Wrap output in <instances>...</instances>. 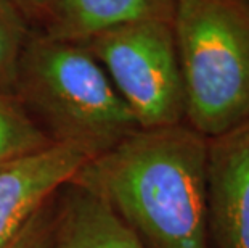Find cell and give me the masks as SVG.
<instances>
[{
	"mask_svg": "<svg viewBox=\"0 0 249 248\" xmlns=\"http://www.w3.org/2000/svg\"><path fill=\"white\" fill-rule=\"evenodd\" d=\"M208 150L188 123L139 129L90 158L72 182L102 198L143 248H211Z\"/></svg>",
	"mask_w": 249,
	"mask_h": 248,
	"instance_id": "cell-1",
	"label": "cell"
},
{
	"mask_svg": "<svg viewBox=\"0 0 249 248\" xmlns=\"http://www.w3.org/2000/svg\"><path fill=\"white\" fill-rule=\"evenodd\" d=\"M13 94L52 140L93 156L142 129L92 52L44 31L26 42Z\"/></svg>",
	"mask_w": 249,
	"mask_h": 248,
	"instance_id": "cell-2",
	"label": "cell"
},
{
	"mask_svg": "<svg viewBox=\"0 0 249 248\" xmlns=\"http://www.w3.org/2000/svg\"><path fill=\"white\" fill-rule=\"evenodd\" d=\"M172 26L185 87V123L208 139L248 124L246 0H176Z\"/></svg>",
	"mask_w": 249,
	"mask_h": 248,
	"instance_id": "cell-3",
	"label": "cell"
},
{
	"mask_svg": "<svg viewBox=\"0 0 249 248\" xmlns=\"http://www.w3.org/2000/svg\"><path fill=\"white\" fill-rule=\"evenodd\" d=\"M142 129L185 123V87L171 21L123 24L84 44Z\"/></svg>",
	"mask_w": 249,
	"mask_h": 248,
	"instance_id": "cell-4",
	"label": "cell"
},
{
	"mask_svg": "<svg viewBox=\"0 0 249 248\" xmlns=\"http://www.w3.org/2000/svg\"><path fill=\"white\" fill-rule=\"evenodd\" d=\"M90 158L93 155L81 147L53 142L0 166V247L70 184Z\"/></svg>",
	"mask_w": 249,
	"mask_h": 248,
	"instance_id": "cell-5",
	"label": "cell"
},
{
	"mask_svg": "<svg viewBox=\"0 0 249 248\" xmlns=\"http://www.w3.org/2000/svg\"><path fill=\"white\" fill-rule=\"evenodd\" d=\"M211 248H249V123L209 139Z\"/></svg>",
	"mask_w": 249,
	"mask_h": 248,
	"instance_id": "cell-6",
	"label": "cell"
},
{
	"mask_svg": "<svg viewBox=\"0 0 249 248\" xmlns=\"http://www.w3.org/2000/svg\"><path fill=\"white\" fill-rule=\"evenodd\" d=\"M49 248H143L102 198L76 182L56 195Z\"/></svg>",
	"mask_w": 249,
	"mask_h": 248,
	"instance_id": "cell-7",
	"label": "cell"
},
{
	"mask_svg": "<svg viewBox=\"0 0 249 248\" xmlns=\"http://www.w3.org/2000/svg\"><path fill=\"white\" fill-rule=\"evenodd\" d=\"M176 0H55L44 26L52 38L86 44L118 26L146 19H174Z\"/></svg>",
	"mask_w": 249,
	"mask_h": 248,
	"instance_id": "cell-8",
	"label": "cell"
},
{
	"mask_svg": "<svg viewBox=\"0 0 249 248\" xmlns=\"http://www.w3.org/2000/svg\"><path fill=\"white\" fill-rule=\"evenodd\" d=\"M53 144L13 92L0 91V166Z\"/></svg>",
	"mask_w": 249,
	"mask_h": 248,
	"instance_id": "cell-9",
	"label": "cell"
},
{
	"mask_svg": "<svg viewBox=\"0 0 249 248\" xmlns=\"http://www.w3.org/2000/svg\"><path fill=\"white\" fill-rule=\"evenodd\" d=\"M29 36L23 13L10 0H0V91L13 92L18 63Z\"/></svg>",
	"mask_w": 249,
	"mask_h": 248,
	"instance_id": "cell-10",
	"label": "cell"
},
{
	"mask_svg": "<svg viewBox=\"0 0 249 248\" xmlns=\"http://www.w3.org/2000/svg\"><path fill=\"white\" fill-rule=\"evenodd\" d=\"M56 195L37 210L33 218L0 248H49L55 223Z\"/></svg>",
	"mask_w": 249,
	"mask_h": 248,
	"instance_id": "cell-11",
	"label": "cell"
},
{
	"mask_svg": "<svg viewBox=\"0 0 249 248\" xmlns=\"http://www.w3.org/2000/svg\"><path fill=\"white\" fill-rule=\"evenodd\" d=\"M28 21H39L42 26L50 18L55 0H10Z\"/></svg>",
	"mask_w": 249,
	"mask_h": 248,
	"instance_id": "cell-12",
	"label": "cell"
}]
</instances>
